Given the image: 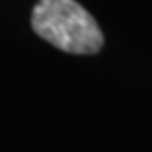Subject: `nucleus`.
Here are the masks:
<instances>
[{
	"label": "nucleus",
	"instance_id": "1",
	"mask_svg": "<svg viewBox=\"0 0 152 152\" xmlns=\"http://www.w3.org/2000/svg\"><path fill=\"white\" fill-rule=\"evenodd\" d=\"M33 31L55 48L92 55L103 46V33L95 18L75 0H39L31 13Z\"/></svg>",
	"mask_w": 152,
	"mask_h": 152
}]
</instances>
